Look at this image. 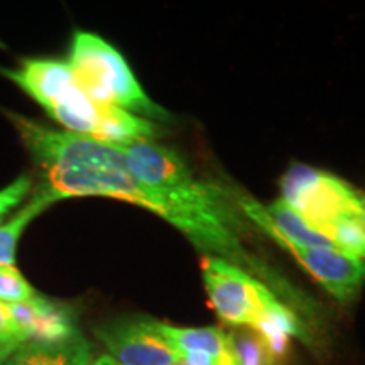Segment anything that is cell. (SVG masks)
<instances>
[{"label": "cell", "instance_id": "9", "mask_svg": "<svg viewBox=\"0 0 365 365\" xmlns=\"http://www.w3.org/2000/svg\"><path fill=\"white\" fill-rule=\"evenodd\" d=\"M91 346L78 335L66 344L41 345L26 341L17 346L6 365H90Z\"/></svg>", "mask_w": 365, "mask_h": 365}, {"label": "cell", "instance_id": "11", "mask_svg": "<svg viewBox=\"0 0 365 365\" xmlns=\"http://www.w3.org/2000/svg\"><path fill=\"white\" fill-rule=\"evenodd\" d=\"M230 336L240 365H277V362H281L274 357L262 336L254 330L247 328Z\"/></svg>", "mask_w": 365, "mask_h": 365}, {"label": "cell", "instance_id": "12", "mask_svg": "<svg viewBox=\"0 0 365 365\" xmlns=\"http://www.w3.org/2000/svg\"><path fill=\"white\" fill-rule=\"evenodd\" d=\"M38 294L26 277L14 267H0V301L6 304L24 303Z\"/></svg>", "mask_w": 365, "mask_h": 365}, {"label": "cell", "instance_id": "7", "mask_svg": "<svg viewBox=\"0 0 365 365\" xmlns=\"http://www.w3.org/2000/svg\"><path fill=\"white\" fill-rule=\"evenodd\" d=\"M97 336L120 365H173L181 360L156 319H120L98 328Z\"/></svg>", "mask_w": 365, "mask_h": 365}, {"label": "cell", "instance_id": "4", "mask_svg": "<svg viewBox=\"0 0 365 365\" xmlns=\"http://www.w3.org/2000/svg\"><path fill=\"white\" fill-rule=\"evenodd\" d=\"M202 277L212 308L232 327L261 333L289 312L266 282L220 257L205 255Z\"/></svg>", "mask_w": 365, "mask_h": 365}, {"label": "cell", "instance_id": "14", "mask_svg": "<svg viewBox=\"0 0 365 365\" xmlns=\"http://www.w3.org/2000/svg\"><path fill=\"white\" fill-rule=\"evenodd\" d=\"M0 344H11V345H22V340L19 328L14 323L11 309L9 304L0 301Z\"/></svg>", "mask_w": 365, "mask_h": 365}, {"label": "cell", "instance_id": "3", "mask_svg": "<svg viewBox=\"0 0 365 365\" xmlns=\"http://www.w3.org/2000/svg\"><path fill=\"white\" fill-rule=\"evenodd\" d=\"M66 63L78 88L91 102L122 108L148 120L170 118V113L148 97L125 58L100 36L76 31Z\"/></svg>", "mask_w": 365, "mask_h": 365}, {"label": "cell", "instance_id": "6", "mask_svg": "<svg viewBox=\"0 0 365 365\" xmlns=\"http://www.w3.org/2000/svg\"><path fill=\"white\" fill-rule=\"evenodd\" d=\"M250 220L257 223V227L262 228L276 244L298 259L301 266L314 277V281L339 303L352 304L359 298L365 284V259L336 247L298 245L274 232L259 218H250Z\"/></svg>", "mask_w": 365, "mask_h": 365}, {"label": "cell", "instance_id": "1", "mask_svg": "<svg viewBox=\"0 0 365 365\" xmlns=\"http://www.w3.org/2000/svg\"><path fill=\"white\" fill-rule=\"evenodd\" d=\"M22 143L43 173L38 191L51 203L78 196H103L156 213L198 247L200 228L171 200L145 188L132 175L118 145L68 130H53L19 113L7 112Z\"/></svg>", "mask_w": 365, "mask_h": 365}, {"label": "cell", "instance_id": "16", "mask_svg": "<svg viewBox=\"0 0 365 365\" xmlns=\"http://www.w3.org/2000/svg\"><path fill=\"white\" fill-rule=\"evenodd\" d=\"M90 365H120L115 359H112L108 354H100L97 357L91 359Z\"/></svg>", "mask_w": 365, "mask_h": 365}, {"label": "cell", "instance_id": "13", "mask_svg": "<svg viewBox=\"0 0 365 365\" xmlns=\"http://www.w3.org/2000/svg\"><path fill=\"white\" fill-rule=\"evenodd\" d=\"M31 186H33V178L29 175H21L11 185L0 190V222L12 208L22 203V200L31 191Z\"/></svg>", "mask_w": 365, "mask_h": 365}, {"label": "cell", "instance_id": "8", "mask_svg": "<svg viewBox=\"0 0 365 365\" xmlns=\"http://www.w3.org/2000/svg\"><path fill=\"white\" fill-rule=\"evenodd\" d=\"M22 340L41 345L66 344L80 335L70 307L36 294L24 303L9 304Z\"/></svg>", "mask_w": 365, "mask_h": 365}, {"label": "cell", "instance_id": "10", "mask_svg": "<svg viewBox=\"0 0 365 365\" xmlns=\"http://www.w3.org/2000/svg\"><path fill=\"white\" fill-rule=\"evenodd\" d=\"M51 205L46 196L36 191L29 203L24 205L7 223L0 225V267H14L17 244L27 225Z\"/></svg>", "mask_w": 365, "mask_h": 365}, {"label": "cell", "instance_id": "15", "mask_svg": "<svg viewBox=\"0 0 365 365\" xmlns=\"http://www.w3.org/2000/svg\"><path fill=\"white\" fill-rule=\"evenodd\" d=\"M19 345H11V344H0V365H6V362L11 359V355L16 352Z\"/></svg>", "mask_w": 365, "mask_h": 365}, {"label": "cell", "instance_id": "5", "mask_svg": "<svg viewBox=\"0 0 365 365\" xmlns=\"http://www.w3.org/2000/svg\"><path fill=\"white\" fill-rule=\"evenodd\" d=\"M281 193L282 200L327 239L340 225H359L365 218V195L317 168L293 164L282 176Z\"/></svg>", "mask_w": 365, "mask_h": 365}, {"label": "cell", "instance_id": "2", "mask_svg": "<svg viewBox=\"0 0 365 365\" xmlns=\"http://www.w3.org/2000/svg\"><path fill=\"white\" fill-rule=\"evenodd\" d=\"M118 148L140 185L166 196L202 227L210 242L212 257L232 262L257 279H266L269 284L281 286L287 294L281 277L249 252L242 242L234 195L213 182L196 180L193 171L175 149L154 140H135Z\"/></svg>", "mask_w": 365, "mask_h": 365}]
</instances>
